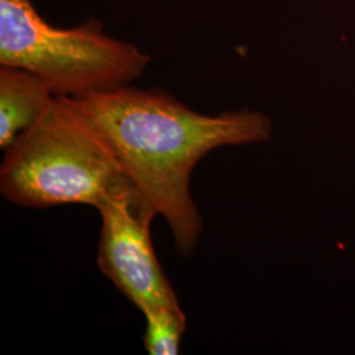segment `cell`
<instances>
[{
    "label": "cell",
    "mask_w": 355,
    "mask_h": 355,
    "mask_svg": "<svg viewBox=\"0 0 355 355\" xmlns=\"http://www.w3.org/2000/svg\"><path fill=\"white\" fill-rule=\"evenodd\" d=\"M71 102L89 117L130 180L170 227L180 257L195 252L204 221L191 195L196 165L223 146L270 140V117L240 110L203 114L162 89L132 85Z\"/></svg>",
    "instance_id": "cell-1"
},
{
    "label": "cell",
    "mask_w": 355,
    "mask_h": 355,
    "mask_svg": "<svg viewBox=\"0 0 355 355\" xmlns=\"http://www.w3.org/2000/svg\"><path fill=\"white\" fill-rule=\"evenodd\" d=\"M4 152L0 193L26 208L86 204L98 209L132 182L98 128L69 98L57 96Z\"/></svg>",
    "instance_id": "cell-2"
},
{
    "label": "cell",
    "mask_w": 355,
    "mask_h": 355,
    "mask_svg": "<svg viewBox=\"0 0 355 355\" xmlns=\"http://www.w3.org/2000/svg\"><path fill=\"white\" fill-rule=\"evenodd\" d=\"M152 57L104 33L101 20L73 28L48 23L32 0H0V66L42 76L60 98H83L129 86Z\"/></svg>",
    "instance_id": "cell-3"
},
{
    "label": "cell",
    "mask_w": 355,
    "mask_h": 355,
    "mask_svg": "<svg viewBox=\"0 0 355 355\" xmlns=\"http://www.w3.org/2000/svg\"><path fill=\"white\" fill-rule=\"evenodd\" d=\"M98 211L102 217L98 266L104 277L140 311L180 308L153 246L150 225L158 211L152 202L130 182Z\"/></svg>",
    "instance_id": "cell-4"
},
{
    "label": "cell",
    "mask_w": 355,
    "mask_h": 355,
    "mask_svg": "<svg viewBox=\"0 0 355 355\" xmlns=\"http://www.w3.org/2000/svg\"><path fill=\"white\" fill-rule=\"evenodd\" d=\"M55 98L42 76L21 67L0 66V149H8Z\"/></svg>",
    "instance_id": "cell-5"
},
{
    "label": "cell",
    "mask_w": 355,
    "mask_h": 355,
    "mask_svg": "<svg viewBox=\"0 0 355 355\" xmlns=\"http://www.w3.org/2000/svg\"><path fill=\"white\" fill-rule=\"evenodd\" d=\"M141 312L146 320L144 334L145 350L150 355H177L187 325L183 309L148 306Z\"/></svg>",
    "instance_id": "cell-6"
}]
</instances>
